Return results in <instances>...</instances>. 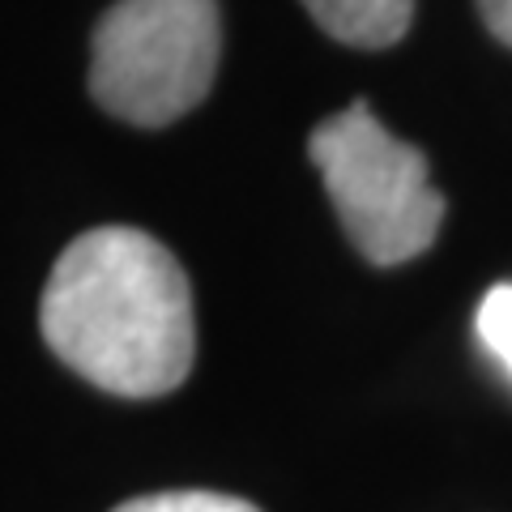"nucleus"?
<instances>
[{
	"mask_svg": "<svg viewBox=\"0 0 512 512\" xmlns=\"http://www.w3.org/2000/svg\"><path fill=\"white\" fill-rule=\"evenodd\" d=\"M43 342L116 397H163L197 359L192 286L180 261L137 227H94L52 265Z\"/></svg>",
	"mask_w": 512,
	"mask_h": 512,
	"instance_id": "obj_1",
	"label": "nucleus"
},
{
	"mask_svg": "<svg viewBox=\"0 0 512 512\" xmlns=\"http://www.w3.org/2000/svg\"><path fill=\"white\" fill-rule=\"evenodd\" d=\"M218 0H116L90 39V90L116 120L163 128L214 86Z\"/></svg>",
	"mask_w": 512,
	"mask_h": 512,
	"instance_id": "obj_2",
	"label": "nucleus"
},
{
	"mask_svg": "<svg viewBox=\"0 0 512 512\" xmlns=\"http://www.w3.org/2000/svg\"><path fill=\"white\" fill-rule=\"evenodd\" d=\"M308 154L350 244L372 265H402L436 244L444 197L427 180V154L393 137L367 103L320 120Z\"/></svg>",
	"mask_w": 512,
	"mask_h": 512,
	"instance_id": "obj_3",
	"label": "nucleus"
},
{
	"mask_svg": "<svg viewBox=\"0 0 512 512\" xmlns=\"http://www.w3.org/2000/svg\"><path fill=\"white\" fill-rule=\"evenodd\" d=\"M316 26L350 47H393L414 22V0H303Z\"/></svg>",
	"mask_w": 512,
	"mask_h": 512,
	"instance_id": "obj_4",
	"label": "nucleus"
},
{
	"mask_svg": "<svg viewBox=\"0 0 512 512\" xmlns=\"http://www.w3.org/2000/svg\"><path fill=\"white\" fill-rule=\"evenodd\" d=\"M474 325H478V342H483L491 350V359L512 376V282L491 286L483 295Z\"/></svg>",
	"mask_w": 512,
	"mask_h": 512,
	"instance_id": "obj_5",
	"label": "nucleus"
},
{
	"mask_svg": "<svg viewBox=\"0 0 512 512\" xmlns=\"http://www.w3.org/2000/svg\"><path fill=\"white\" fill-rule=\"evenodd\" d=\"M116 512H261V508L222 491H158V495L128 500Z\"/></svg>",
	"mask_w": 512,
	"mask_h": 512,
	"instance_id": "obj_6",
	"label": "nucleus"
},
{
	"mask_svg": "<svg viewBox=\"0 0 512 512\" xmlns=\"http://www.w3.org/2000/svg\"><path fill=\"white\" fill-rule=\"evenodd\" d=\"M478 13H483L491 35L512 47V0H478Z\"/></svg>",
	"mask_w": 512,
	"mask_h": 512,
	"instance_id": "obj_7",
	"label": "nucleus"
}]
</instances>
